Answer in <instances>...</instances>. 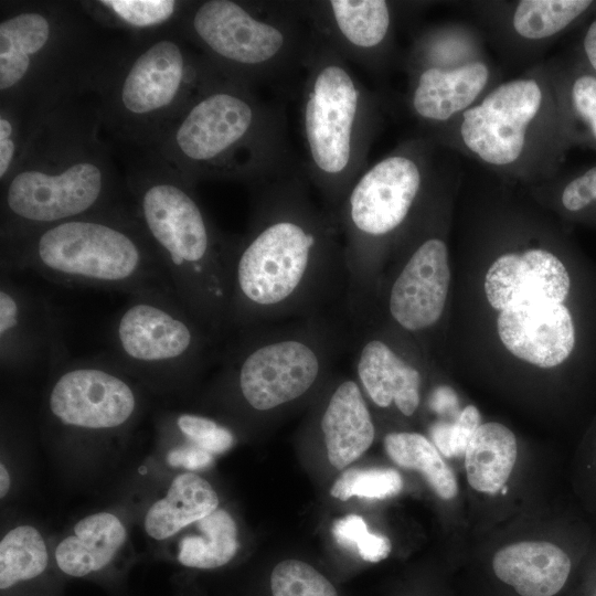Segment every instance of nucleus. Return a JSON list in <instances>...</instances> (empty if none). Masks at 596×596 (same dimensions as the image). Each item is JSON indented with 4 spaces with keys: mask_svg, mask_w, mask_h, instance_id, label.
<instances>
[{
    "mask_svg": "<svg viewBox=\"0 0 596 596\" xmlns=\"http://www.w3.org/2000/svg\"><path fill=\"white\" fill-rule=\"evenodd\" d=\"M167 461L172 467L202 470L212 465L213 454L194 444H187L171 449L167 455Z\"/></svg>",
    "mask_w": 596,
    "mask_h": 596,
    "instance_id": "obj_41",
    "label": "nucleus"
},
{
    "mask_svg": "<svg viewBox=\"0 0 596 596\" xmlns=\"http://www.w3.org/2000/svg\"><path fill=\"white\" fill-rule=\"evenodd\" d=\"M448 159L400 237L408 248L383 294L375 297L366 318L382 306L392 324L409 333L427 331L440 320L450 284L448 246L440 233L428 230V220L435 189Z\"/></svg>",
    "mask_w": 596,
    "mask_h": 596,
    "instance_id": "obj_14",
    "label": "nucleus"
},
{
    "mask_svg": "<svg viewBox=\"0 0 596 596\" xmlns=\"http://www.w3.org/2000/svg\"><path fill=\"white\" fill-rule=\"evenodd\" d=\"M83 1L1 2L0 106L34 120L88 96L120 38Z\"/></svg>",
    "mask_w": 596,
    "mask_h": 596,
    "instance_id": "obj_4",
    "label": "nucleus"
},
{
    "mask_svg": "<svg viewBox=\"0 0 596 596\" xmlns=\"http://www.w3.org/2000/svg\"><path fill=\"white\" fill-rule=\"evenodd\" d=\"M342 311L262 324L230 334L221 344V381L242 406L268 414L306 397L328 380L348 352Z\"/></svg>",
    "mask_w": 596,
    "mask_h": 596,
    "instance_id": "obj_11",
    "label": "nucleus"
},
{
    "mask_svg": "<svg viewBox=\"0 0 596 596\" xmlns=\"http://www.w3.org/2000/svg\"><path fill=\"white\" fill-rule=\"evenodd\" d=\"M502 7L507 36L517 44L538 46L585 22L596 10V1L519 0Z\"/></svg>",
    "mask_w": 596,
    "mask_h": 596,
    "instance_id": "obj_26",
    "label": "nucleus"
},
{
    "mask_svg": "<svg viewBox=\"0 0 596 596\" xmlns=\"http://www.w3.org/2000/svg\"><path fill=\"white\" fill-rule=\"evenodd\" d=\"M110 356L131 375L155 382L191 379L216 361L221 343L173 294L130 295L109 332Z\"/></svg>",
    "mask_w": 596,
    "mask_h": 596,
    "instance_id": "obj_13",
    "label": "nucleus"
},
{
    "mask_svg": "<svg viewBox=\"0 0 596 596\" xmlns=\"http://www.w3.org/2000/svg\"><path fill=\"white\" fill-rule=\"evenodd\" d=\"M404 67L406 105L424 135L454 121L497 83L488 57L457 67Z\"/></svg>",
    "mask_w": 596,
    "mask_h": 596,
    "instance_id": "obj_19",
    "label": "nucleus"
},
{
    "mask_svg": "<svg viewBox=\"0 0 596 596\" xmlns=\"http://www.w3.org/2000/svg\"><path fill=\"white\" fill-rule=\"evenodd\" d=\"M187 180H232L249 187L292 166L285 110L256 88L219 74L150 148Z\"/></svg>",
    "mask_w": 596,
    "mask_h": 596,
    "instance_id": "obj_5",
    "label": "nucleus"
},
{
    "mask_svg": "<svg viewBox=\"0 0 596 596\" xmlns=\"http://www.w3.org/2000/svg\"><path fill=\"white\" fill-rule=\"evenodd\" d=\"M517 455V439L508 427L496 422L481 424L465 451L469 485L480 492H498L507 482Z\"/></svg>",
    "mask_w": 596,
    "mask_h": 596,
    "instance_id": "obj_28",
    "label": "nucleus"
},
{
    "mask_svg": "<svg viewBox=\"0 0 596 596\" xmlns=\"http://www.w3.org/2000/svg\"><path fill=\"white\" fill-rule=\"evenodd\" d=\"M92 97L38 116L22 153L1 182L0 244L129 201Z\"/></svg>",
    "mask_w": 596,
    "mask_h": 596,
    "instance_id": "obj_2",
    "label": "nucleus"
},
{
    "mask_svg": "<svg viewBox=\"0 0 596 596\" xmlns=\"http://www.w3.org/2000/svg\"><path fill=\"white\" fill-rule=\"evenodd\" d=\"M497 330L513 355L540 368L561 365L577 345L575 319L565 302H519L500 311Z\"/></svg>",
    "mask_w": 596,
    "mask_h": 596,
    "instance_id": "obj_20",
    "label": "nucleus"
},
{
    "mask_svg": "<svg viewBox=\"0 0 596 596\" xmlns=\"http://www.w3.org/2000/svg\"><path fill=\"white\" fill-rule=\"evenodd\" d=\"M448 152L421 132L404 139L366 166L332 212L343 245V312L350 322L369 315L384 257L425 201Z\"/></svg>",
    "mask_w": 596,
    "mask_h": 596,
    "instance_id": "obj_7",
    "label": "nucleus"
},
{
    "mask_svg": "<svg viewBox=\"0 0 596 596\" xmlns=\"http://www.w3.org/2000/svg\"><path fill=\"white\" fill-rule=\"evenodd\" d=\"M481 416L473 405L466 406L454 424H449V448L451 457L465 455L467 445L481 425Z\"/></svg>",
    "mask_w": 596,
    "mask_h": 596,
    "instance_id": "obj_40",
    "label": "nucleus"
},
{
    "mask_svg": "<svg viewBox=\"0 0 596 596\" xmlns=\"http://www.w3.org/2000/svg\"><path fill=\"white\" fill-rule=\"evenodd\" d=\"M313 38L300 99L302 171L332 213L368 166L381 104L332 45Z\"/></svg>",
    "mask_w": 596,
    "mask_h": 596,
    "instance_id": "obj_10",
    "label": "nucleus"
},
{
    "mask_svg": "<svg viewBox=\"0 0 596 596\" xmlns=\"http://www.w3.org/2000/svg\"><path fill=\"white\" fill-rule=\"evenodd\" d=\"M175 31L221 75L255 88L304 70L315 41L294 1H188Z\"/></svg>",
    "mask_w": 596,
    "mask_h": 596,
    "instance_id": "obj_12",
    "label": "nucleus"
},
{
    "mask_svg": "<svg viewBox=\"0 0 596 596\" xmlns=\"http://www.w3.org/2000/svg\"><path fill=\"white\" fill-rule=\"evenodd\" d=\"M49 564V553L40 532L31 525L10 530L0 542V589L41 576Z\"/></svg>",
    "mask_w": 596,
    "mask_h": 596,
    "instance_id": "obj_33",
    "label": "nucleus"
},
{
    "mask_svg": "<svg viewBox=\"0 0 596 596\" xmlns=\"http://www.w3.org/2000/svg\"><path fill=\"white\" fill-rule=\"evenodd\" d=\"M566 551L550 542H518L499 550L492 560L496 576L521 596H553L572 571Z\"/></svg>",
    "mask_w": 596,
    "mask_h": 596,
    "instance_id": "obj_23",
    "label": "nucleus"
},
{
    "mask_svg": "<svg viewBox=\"0 0 596 596\" xmlns=\"http://www.w3.org/2000/svg\"><path fill=\"white\" fill-rule=\"evenodd\" d=\"M212 486L195 473H182L171 482L163 499L155 502L145 517V530L156 540L168 539L190 523L217 509Z\"/></svg>",
    "mask_w": 596,
    "mask_h": 596,
    "instance_id": "obj_27",
    "label": "nucleus"
},
{
    "mask_svg": "<svg viewBox=\"0 0 596 596\" xmlns=\"http://www.w3.org/2000/svg\"><path fill=\"white\" fill-rule=\"evenodd\" d=\"M310 30L349 63L379 74L394 54L397 2L386 0L294 1Z\"/></svg>",
    "mask_w": 596,
    "mask_h": 596,
    "instance_id": "obj_16",
    "label": "nucleus"
},
{
    "mask_svg": "<svg viewBox=\"0 0 596 596\" xmlns=\"http://www.w3.org/2000/svg\"><path fill=\"white\" fill-rule=\"evenodd\" d=\"M318 426L330 464L342 469L372 445L375 426L366 400L352 377L331 383L322 404Z\"/></svg>",
    "mask_w": 596,
    "mask_h": 596,
    "instance_id": "obj_22",
    "label": "nucleus"
},
{
    "mask_svg": "<svg viewBox=\"0 0 596 596\" xmlns=\"http://www.w3.org/2000/svg\"><path fill=\"white\" fill-rule=\"evenodd\" d=\"M63 322L42 294L0 276V361L4 370L25 371L66 361Z\"/></svg>",
    "mask_w": 596,
    "mask_h": 596,
    "instance_id": "obj_17",
    "label": "nucleus"
},
{
    "mask_svg": "<svg viewBox=\"0 0 596 596\" xmlns=\"http://www.w3.org/2000/svg\"><path fill=\"white\" fill-rule=\"evenodd\" d=\"M174 424L188 440L211 454L227 451L236 440L227 426L203 415L180 414Z\"/></svg>",
    "mask_w": 596,
    "mask_h": 596,
    "instance_id": "obj_38",
    "label": "nucleus"
},
{
    "mask_svg": "<svg viewBox=\"0 0 596 596\" xmlns=\"http://www.w3.org/2000/svg\"><path fill=\"white\" fill-rule=\"evenodd\" d=\"M1 272H32L50 281L136 295L174 294L130 200L1 243ZM178 299V298H177Z\"/></svg>",
    "mask_w": 596,
    "mask_h": 596,
    "instance_id": "obj_8",
    "label": "nucleus"
},
{
    "mask_svg": "<svg viewBox=\"0 0 596 596\" xmlns=\"http://www.w3.org/2000/svg\"><path fill=\"white\" fill-rule=\"evenodd\" d=\"M348 352L364 397L379 408L395 406L404 416H412L421 403L422 373L376 322L350 323Z\"/></svg>",
    "mask_w": 596,
    "mask_h": 596,
    "instance_id": "obj_18",
    "label": "nucleus"
},
{
    "mask_svg": "<svg viewBox=\"0 0 596 596\" xmlns=\"http://www.w3.org/2000/svg\"><path fill=\"white\" fill-rule=\"evenodd\" d=\"M555 191L565 214L581 220H596V164L563 177Z\"/></svg>",
    "mask_w": 596,
    "mask_h": 596,
    "instance_id": "obj_37",
    "label": "nucleus"
},
{
    "mask_svg": "<svg viewBox=\"0 0 596 596\" xmlns=\"http://www.w3.org/2000/svg\"><path fill=\"white\" fill-rule=\"evenodd\" d=\"M402 488L401 475L394 469L349 468L336 480L330 493L342 501L351 497L385 499L397 494Z\"/></svg>",
    "mask_w": 596,
    "mask_h": 596,
    "instance_id": "obj_34",
    "label": "nucleus"
},
{
    "mask_svg": "<svg viewBox=\"0 0 596 596\" xmlns=\"http://www.w3.org/2000/svg\"><path fill=\"white\" fill-rule=\"evenodd\" d=\"M127 532L113 513L97 512L79 520L74 534L55 549L57 567L72 577H84L106 568L121 549Z\"/></svg>",
    "mask_w": 596,
    "mask_h": 596,
    "instance_id": "obj_25",
    "label": "nucleus"
},
{
    "mask_svg": "<svg viewBox=\"0 0 596 596\" xmlns=\"http://www.w3.org/2000/svg\"><path fill=\"white\" fill-rule=\"evenodd\" d=\"M309 185L296 169L251 187L247 228L234 236L231 254L230 334L343 310L342 238L333 214L315 202Z\"/></svg>",
    "mask_w": 596,
    "mask_h": 596,
    "instance_id": "obj_1",
    "label": "nucleus"
},
{
    "mask_svg": "<svg viewBox=\"0 0 596 596\" xmlns=\"http://www.w3.org/2000/svg\"><path fill=\"white\" fill-rule=\"evenodd\" d=\"M571 289L565 263L543 247L501 254L485 277L486 297L499 311L526 300L566 302Z\"/></svg>",
    "mask_w": 596,
    "mask_h": 596,
    "instance_id": "obj_21",
    "label": "nucleus"
},
{
    "mask_svg": "<svg viewBox=\"0 0 596 596\" xmlns=\"http://www.w3.org/2000/svg\"><path fill=\"white\" fill-rule=\"evenodd\" d=\"M586 21L576 52L587 67L596 74V10Z\"/></svg>",
    "mask_w": 596,
    "mask_h": 596,
    "instance_id": "obj_42",
    "label": "nucleus"
},
{
    "mask_svg": "<svg viewBox=\"0 0 596 596\" xmlns=\"http://www.w3.org/2000/svg\"><path fill=\"white\" fill-rule=\"evenodd\" d=\"M131 374L109 354L72 360L57 371L46 407L60 426L105 433L129 424L138 409Z\"/></svg>",
    "mask_w": 596,
    "mask_h": 596,
    "instance_id": "obj_15",
    "label": "nucleus"
},
{
    "mask_svg": "<svg viewBox=\"0 0 596 596\" xmlns=\"http://www.w3.org/2000/svg\"><path fill=\"white\" fill-rule=\"evenodd\" d=\"M199 534L179 543L178 561L187 567L211 570L227 564L238 549L237 529L231 514L216 509L198 521Z\"/></svg>",
    "mask_w": 596,
    "mask_h": 596,
    "instance_id": "obj_31",
    "label": "nucleus"
},
{
    "mask_svg": "<svg viewBox=\"0 0 596 596\" xmlns=\"http://www.w3.org/2000/svg\"><path fill=\"white\" fill-rule=\"evenodd\" d=\"M486 57L478 31L449 22L419 31L407 50L404 66L457 67Z\"/></svg>",
    "mask_w": 596,
    "mask_h": 596,
    "instance_id": "obj_30",
    "label": "nucleus"
},
{
    "mask_svg": "<svg viewBox=\"0 0 596 596\" xmlns=\"http://www.w3.org/2000/svg\"><path fill=\"white\" fill-rule=\"evenodd\" d=\"M10 475L3 464L0 465V496L3 498L10 489Z\"/></svg>",
    "mask_w": 596,
    "mask_h": 596,
    "instance_id": "obj_43",
    "label": "nucleus"
},
{
    "mask_svg": "<svg viewBox=\"0 0 596 596\" xmlns=\"http://www.w3.org/2000/svg\"><path fill=\"white\" fill-rule=\"evenodd\" d=\"M550 71L567 139L596 151V74L578 53L545 62Z\"/></svg>",
    "mask_w": 596,
    "mask_h": 596,
    "instance_id": "obj_24",
    "label": "nucleus"
},
{
    "mask_svg": "<svg viewBox=\"0 0 596 596\" xmlns=\"http://www.w3.org/2000/svg\"><path fill=\"white\" fill-rule=\"evenodd\" d=\"M30 130L31 125L22 115L0 106V183L15 167Z\"/></svg>",
    "mask_w": 596,
    "mask_h": 596,
    "instance_id": "obj_39",
    "label": "nucleus"
},
{
    "mask_svg": "<svg viewBox=\"0 0 596 596\" xmlns=\"http://www.w3.org/2000/svg\"><path fill=\"white\" fill-rule=\"evenodd\" d=\"M331 531L339 545L356 552L366 562L376 563L386 558L392 549L390 540L370 532L363 518L358 514L336 520Z\"/></svg>",
    "mask_w": 596,
    "mask_h": 596,
    "instance_id": "obj_36",
    "label": "nucleus"
},
{
    "mask_svg": "<svg viewBox=\"0 0 596 596\" xmlns=\"http://www.w3.org/2000/svg\"><path fill=\"white\" fill-rule=\"evenodd\" d=\"M125 174L135 213L152 242L175 297L221 344L230 334L233 235L212 222L195 187L157 152L138 150Z\"/></svg>",
    "mask_w": 596,
    "mask_h": 596,
    "instance_id": "obj_3",
    "label": "nucleus"
},
{
    "mask_svg": "<svg viewBox=\"0 0 596 596\" xmlns=\"http://www.w3.org/2000/svg\"><path fill=\"white\" fill-rule=\"evenodd\" d=\"M83 3L103 26L143 38L175 30L188 1L98 0Z\"/></svg>",
    "mask_w": 596,
    "mask_h": 596,
    "instance_id": "obj_29",
    "label": "nucleus"
},
{
    "mask_svg": "<svg viewBox=\"0 0 596 596\" xmlns=\"http://www.w3.org/2000/svg\"><path fill=\"white\" fill-rule=\"evenodd\" d=\"M273 596H338L332 583L299 560L279 562L270 575Z\"/></svg>",
    "mask_w": 596,
    "mask_h": 596,
    "instance_id": "obj_35",
    "label": "nucleus"
},
{
    "mask_svg": "<svg viewBox=\"0 0 596 596\" xmlns=\"http://www.w3.org/2000/svg\"><path fill=\"white\" fill-rule=\"evenodd\" d=\"M220 73L175 30L120 38L89 95L106 132L126 147L152 148Z\"/></svg>",
    "mask_w": 596,
    "mask_h": 596,
    "instance_id": "obj_9",
    "label": "nucleus"
},
{
    "mask_svg": "<svg viewBox=\"0 0 596 596\" xmlns=\"http://www.w3.org/2000/svg\"><path fill=\"white\" fill-rule=\"evenodd\" d=\"M384 448L397 466L419 471L441 499L457 496L455 475L425 436L408 432L390 433L384 437Z\"/></svg>",
    "mask_w": 596,
    "mask_h": 596,
    "instance_id": "obj_32",
    "label": "nucleus"
},
{
    "mask_svg": "<svg viewBox=\"0 0 596 596\" xmlns=\"http://www.w3.org/2000/svg\"><path fill=\"white\" fill-rule=\"evenodd\" d=\"M426 136L488 173L520 183L552 180L572 149L545 62L497 82L454 121Z\"/></svg>",
    "mask_w": 596,
    "mask_h": 596,
    "instance_id": "obj_6",
    "label": "nucleus"
}]
</instances>
